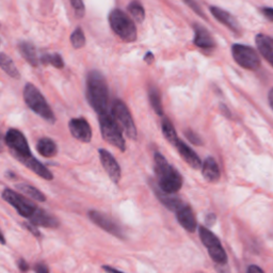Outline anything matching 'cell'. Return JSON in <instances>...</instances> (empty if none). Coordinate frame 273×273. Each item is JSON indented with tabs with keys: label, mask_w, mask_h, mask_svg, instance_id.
Wrapping results in <instances>:
<instances>
[{
	"label": "cell",
	"mask_w": 273,
	"mask_h": 273,
	"mask_svg": "<svg viewBox=\"0 0 273 273\" xmlns=\"http://www.w3.org/2000/svg\"><path fill=\"white\" fill-rule=\"evenodd\" d=\"M30 223L35 226H43L48 228H57L59 226V221L53 214H49L44 209L36 208L33 214L29 218Z\"/></svg>",
	"instance_id": "2e32d148"
},
{
	"label": "cell",
	"mask_w": 273,
	"mask_h": 273,
	"mask_svg": "<svg viewBox=\"0 0 273 273\" xmlns=\"http://www.w3.org/2000/svg\"><path fill=\"white\" fill-rule=\"evenodd\" d=\"M266 59L268 60V61L271 63V64H272V66H273V54H271V55L268 57V58H266Z\"/></svg>",
	"instance_id": "ee69618b"
},
{
	"label": "cell",
	"mask_w": 273,
	"mask_h": 273,
	"mask_svg": "<svg viewBox=\"0 0 273 273\" xmlns=\"http://www.w3.org/2000/svg\"><path fill=\"white\" fill-rule=\"evenodd\" d=\"M16 189L23 194L29 196V198L36 202L46 201V196L44 195V193H42L37 188L28 185V183H18V185H16Z\"/></svg>",
	"instance_id": "cb8c5ba5"
},
{
	"label": "cell",
	"mask_w": 273,
	"mask_h": 273,
	"mask_svg": "<svg viewBox=\"0 0 273 273\" xmlns=\"http://www.w3.org/2000/svg\"><path fill=\"white\" fill-rule=\"evenodd\" d=\"M155 173L157 185L162 191L174 194L179 192L182 186V177L174 167L161 154L155 153Z\"/></svg>",
	"instance_id": "7a4b0ae2"
},
{
	"label": "cell",
	"mask_w": 273,
	"mask_h": 273,
	"mask_svg": "<svg viewBox=\"0 0 273 273\" xmlns=\"http://www.w3.org/2000/svg\"><path fill=\"white\" fill-rule=\"evenodd\" d=\"M202 174L204 179L209 182H214L220 179V169L217 161L212 157L206 158V160L203 163Z\"/></svg>",
	"instance_id": "d6986e66"
},
{
	"label": "cell",
	"mask_w": 273,
	"mask_h": 273,
	"mask_svg": "<svg viewBox=\"0 0 273 273\" xmlns=\"http://www.w3.org/2000/svg\"><path fill=\"white\" fill-rule=\"evenodd\" d=\"M174 147L177 149V152H179L182 159L192 169L198 170L202 167V161L200 157L196 155V153L191 148H189L185 142H182L181 139L176 142Z\"/></svg>",
	"instance_id": "5bb4252c"
},
{
	"label": "cell",
	"mask_w": 273,
	"mask_h": 273,
	"mask_svg": "<svg viewBox=\"0 0 273 273\" xmlns=\"http://www.w3.org/2000/svg\"><path fill=\"white\" fill-rule=\"evenodd\" d=\"M24 166H26L29 170L32 171L36 175H39L42 179L46 180V181H52L54 179L53 173L50 171L42 164L39 160L35 159L33 156H30L28 158H25L21 161Z\"/></svg>",
	"instance_id": "ac0fdd59"
},
{
	"label": "cell",
	"mask_w": 273,
	"mask_h": 273,
	"mask_svg": "<svg viewBox=\"0 0 273 273\" xmlns=\"http://www.w3.org/2000/svg\"><path fill=\"white\" fill-rule=\"evenodd\" d=\"M144 61L148 62V64H152V63H153V61H154V55L149 52L147 54V56L144 57Z\"/></svg>",
	"instance_id": "b9f144b4"
},
{
	"label": "cell",
	"mask_w": 273,
	"mask_h": 273,
	"mask_svg": "<svg viewBox=\"0 0 273 273\" xmlns=\"http://www.w3.org/2000/svg\"><path fill=\"white\" fill-rule=\"evenodd\" d=\"M72 3V7L75 11L76 15H77L79 18L84 17L85 13H86V8H85V4L82 0H69Z\"/></svg>",
	"instance_id": "1f68e13d"
},
{
	"label": "cell",
	"mask_w": 273,
	"mask_h": 273,
	"mask_svg": "<svg viewBox=\"0 0 273 273\" xmlns=\"http://www.w3.org/2000/svg\"><path fill=\"white\" fill-rule=\"evenodd\" d=\"M99 126L101 136L105 141L110 143L113 147L118 148L122 152L126 150V144L122 133V128L113 118L111 112H108L103 116H99Z\"/></svg>",
	"instance_id": "5b68a950"
},
{
	"label": "cell",
	"mask_w": 273,
	"mask_h": 273,
	"mask_svg": "<svg viewBox=\"0 0 273 273\" xmlns=\"http://www.w3.org/2000/svg\"><path fill=\"white\" fill-rule=\"evenodd\" d=\"M149 97H150V103L153 107L154 111L158 114L159 117L163 116V108L161 104V96L160 93L158 91L156 87H151L149 90Z\"/></svg>",
	"instance_id": "83f0119b"
},
{
	"label": "cell",
	"mask_w": 273,
	"mask_h": 273,
	"mask_svg": "<svg viewBox=\"0 0 273 273\" xmlns=\"http://www.w3.org/2000/svg\"><path fill=\"white\" fill-rule=\"evenodd\" d=\"M199 235H200L202 243L207 247V250L212 249V247H215V246L222 245L218 237L205 226H200Z\"/></svg>",
	"instance_id": "603a6c76"
},
{
	"label": "cell",
	"mask_w": 273,
	"mask_h": 273,
	"mask_svg": "<svg viewBox=\"0 0 273 273\" xmlns=\"http://www.w3.org/2000/svg\"><path fill=\"white\" fill-rule=\"evenodd\" d=\"M25 227H27L28 230H29L31 233H32L33 235H35L36 237H40V236H41V234H40V232H39V231H37V228L35 227V225L31 224V223H30V224L26 223V224H25Z\"/></svg>",
	"instance_id": "74e56055"
},
{
	"label": "cell",
	"mask_w": 273,
	"mask_h": 273,
	"mask_svg": "<svg viewBox=\"0 0 273 273\" xmlns=\"http://www.w3.org/2000/svg\"><path fill=\"white\" fill-rule=\"evenodd\" d=\"M186 1V3L189 5L190 8H191L196 14L198 15H200V16H202V17H205V15L203 14V11H202V9L200 8V5L196 3L194 0H185Z\"/></svg>",
	"instance_id": "836d02e7"
},
{
	"label": "cell",
	"mask_w": 273,
	"mask_h": 273,
	"mask_svg": "<svg viewBox=\"0 0 273 273\" xmlns=\"http://www.w3.org/2000/svg\"><path fill=\"white\" fill-rule=\"evenodd\" d=\"M111 113L113 118L116 119L118 124L121 126V128L125 131L126 135L130 139H132V140H136L138 137L137 128L135 126V123H133L128 107L125 105V103H123V101L120 99L114 100Z\"/></svg>",
	"instance_id": "8992f818"
},
{
	"label": "cell",
	"mask_w": 273,
	"mask_h": 273,
	"mask_svg": "<svg viewBox=\"0 0 273 273\" xmlns=\"http://www.w3.org/2000/svg\"><path fill=\"white\" fill-rule=\"evenodd\" d=\"M98 153H99L100 162L103 164V167L107 172L108 176L110 177V180L113 182L118 183L121 180V168L119 166L118 161L116 160V158H114L109 152L103 149H99Z\"/></svg>",
	"instance_id": "7c38bea8"
},
{
	"label": "cell",
	"mask_w": 273,
	"mask_h": 273,
	"mask_svg": "<svg viewBox=\"0 0 273 273\" xmlns=\"http://www.w3.org/2000/svg\"><path fill=\"white\" fill-rule=\"evenodd\" d=\"M152 188H153V191L157 195L158 200H159L161 202V204L164 207H167L169 211H172V212H179L183 205H186V204H183V202L182 201V199L179 198V196L162 191V190L158 187L157 183L152 182Z\"/></svg>",
	"instance_id": "4fadbf2b"
},
{
	"label": "cell",
	"mask_w": 273,
	"mask_h": 273,
	"mask_svg": "<svg viewBox=\"0 0 273 273\" xmlns=\"http://www.w3.org/2000/svg\"><path fill=\"white\" fill-rule=\"evenodd\" d=\"M34 270L36 273H49L48 267L45 264H37L34 267Z\"/></svg>",
	"instance_id": "d590c367"
},
{
	"label": "cell",
	"mask_w": 273,
	"mask_h": 273,
	"mask_svg": "<svg viewBox=\"0 0 273 273\" xmlns=\"http://www.w3.org/2000/svg\"><path fill=\"white\" fill-rule=\"evenodd\" d=\"M41 62L45 63V64H50L57 68H62L64 66V61H63L62 57L58 54L53 55H44L41 58Z\"/></svg>",
	"instance_id": "f546056e"
},
{
	"label": "cell",
	"mask_w": 273,
	"mask_h": 273,
	"mask_svg": "<svg viewBox=\"0 0 273 273\" xmlns=\"http://www.w3.org/2000/svg\"><path fill=\"white\" fill-rule=\"evenodd\" d=\"M109 24L113 32L122 41L131 43L137 40L138 34L135 23L122 10L114 9L110 12Z\"/></svg>",
	"instance_id": "3957f363"
},
{
	"label": "cell",
	"mask_w": 273,
	"mask_h": 273,
	"mask_svg": "<svg viewBox=\"0 0 273 273\" xmlns=\"http://www.w3.org/2000/svg\"><path fill=\"white\" fill-rule=\"evenodd\" d=\"M5 144L8 145L9 150L17 160L22 161L25 158H28L31 155L29 144L26 140V138L23 133L14 128H11L5 133L4 137Z\"/></svg>",
	"instance_id": "52a82bcc"
},
{
	"label": "cell",
	"mask_w": 273,
	"mask_h": 273,
	"mask_svg": "<svg viewBox=\"0 0 273 273\" xmlns=\"http://www.w3.org/2000/svg\"><path fill=\"white\" fill-rule=\"evenodd\" d=\"M18 50H20L23 58L26 61H28L31 65L32 66L39 65L41 58H39V56H37L35 47L32 45V44L29 42H21L18 44Z\"/></svg>",
	"instance_id": "ffe728a7"
},
{
	"label": "cell",
	"mask_w": 273,
	"mask_h": 273,
	"mask_svg": "<svg viewBox=\"0 0 273 273\" xmlns=\"http://www.w3.org/2000/svg\"><path fill=\"white\" fill-rule=\"evenodd\" d=\"M103 269H104L107 273H124V272H122V271H120V270H117V269L112 268V267H110V266H103Z\"/></svg>",
	"instance_id": "60d3db41"
},
{
	"label": "cell",
	"mask_w": 273,
	"mask_h": 273,
	"mask_svg": "<svg viewBox=\"0 0 273 273\" xmlns=\"http://www.w3.org/2000/svg\"><path fill=\"white\" fill-rule=\"evenodd\" d=\"M263 14L268 18L269 21L273 22V9L271 8H264L263 9Z\"/></svg>",
	"instance_id": "f35d334b"
},
{
	"label": "cell",
	"mask_w": 273,
	"mask_h": 273,
	"mask_svg": "<svg viewBox=\"0 0 273 273\" xmlns=\"http://www.w3.org/2000/svg\"><path fill=\"white\" fill-rule=\"evenodd\" d=\"M17 266H18V268H20V270L23 271V272H26V271L29 270L28 263L25 259H23V258H21L20 260H18Z\"/></svg>",
	"instance_id": "8d00e7d4"
},
{
	"label": "cell",
	"mask_w": 273,
	"mask_h": 273,
	"mask_svg": "<svg viewBox=\"0 0 273 273\" xmlns=\"http://www.w3.org/2000/svg\"><path fill=\"white\" fill-rule=\"evenodd\" d=\"M161 129L163 132L164 138L167 139L168 142L171 143L172 145H175L176 142L180 140L179 137H177L176 130L174 128V126L172 124V122L167 118H164L161 122Z\"/></svg>",
	"instance_id": "4316f807"
},
{
	"label": "cell",
	"mask_w": 273,
	"mask_h": 273,
	"mask_svg": "<svg viewBox=\"0 0 273 273\" xmlns=\"http://www.w3.org/2000/svg\"><path fill=\"white\" fill-rule=\"evenodd\" d=\"M255 42L260 54L265 58H268L271 54H273V39H271V37L265 34H258L256 36Z\"/></svg>",
	"instance_id": "d4e9b609"
},
{
	"label": "cell",
	"mask_w": 273,
	"mask_h": 273,
	"mask_svg": "<svg viewBox=\"0 0 273 273\" xmlns=\"http://www.w3.org/2000/svg\"><path fill=\"white\" fill-rule=\"evenodd\" d=\"M89 218L92 220L94 224H96L100 228H103L107 233H109L113 236L118 238L124 239L125 235L123 233V230L120 227L119 224H117L110 217H108L107 214L99 212L96 211H91L89 212Z\"/></svg>",
	"instance_id": "30bf717a"
},
{
	"label": "cell",
	"mask_w": 273,
	"mask_h": 273,
	"mask_svg": "<svg viewBox=\"0 0 273 273\" xmlns=\"http://www.w3.org/2000/svg\"><path fill=\"white\" fill-rule=\"evenodd\" d=\"M128 11L133 20L138 23H142L145 17V12L142 7V4L139 1H132L128 5Z\"/></svg>",
	"instance_id": "f1b7e54d"
},
{
	"label": "cell",
	"mask_w": 273,
	"mask_h": 273,
	"mask_svg": "<svg viewBox=\"0 0 273 273\" xmlns=\"http://www.w3.org/2000/svg\"><path fill=\"white\" fill-rule=\"evenodd\" d=\"M193 43L195 46L202 49H211L214 47V41L207 29L201 25H194V39Z\"/></svg>",
	"instance_id": "e0dca14e"
},
{
	"label": "cell",
	"mask_w": 273,
	"mask_h": 273,
	"mask_svg": "<svg viewBox=\"0 0 273 273\" xmlns=\"http://www.w3.org/2000/svg\"><path fill=\"white\" fill-rule=\"evenodd\" d=\"M2 199L7 203H9L10 205L13 206L17 211V212L24 218L29 219L37 208L26 198H24L23 195L16 193L13 190L9 188H5L2 191Z\"/></svg>",
	"instance_id": "9c48e42d"
},
{
	"label": "cell",
	"mask_w": 273,
	"mask_h": 273,
	"mask_svg": "<svg viewBox=\"0 0 273 273\" xmlns=\"http://www.w3.org/2000/svg\"><path fill=\"white\" fill-rule=\"evenodd\" d=\"M36 151L43 157L52 158L58 153V148L57 144L49 138H42L36 143Z\"/></svg>",
	"instance_id": "7402d4cb"
},
{
	"label": "cell",
	"mask_w": 273,
	"mask_h": 273,
	"mask_svg": "<svg viewBox=\"0 0 273 273\" xmlns=\"http://www.w3.org/2000/svg\"><path fill=\"white\" fill-rule=\"evenodd\" d=\"M215 220H217V217H215V214L212 212H209L206 214L205 217V223L208 226H212L215 223Z\"/></svg>",
	"instance_id": "e575fe53"
},
{
	"label": "cell",
	"mask_w": 273,
	"mask_h": 273,
	"mask_svg": "<svg viewBox=\"0 0 273 273\" xmlns=\"http://www.w3.org/2000/svg\"><path fill=\"white\" fill-rule=\"evenodd\" d=\"M185 136H186V138L192 144H194V145H203V141H202L201 137L196 132L192 131L191 129L185 130Z\"/></svg>",
	"instance_id": "d6a6232c"
},
{
	"label": "cell",
	"mask_w": 273,
	"mask_h": 273,
	"mask_svg": "<svg viewBox=\"0 0 273 273\" xmlns=\"http://www.w3.org/2000/svg\"><path fill=\"white\" fill-rule=\"evenodd\" d=\"M176 219L179 223L189 233H194L196 230V219L192 208L189 205H183L179 212H176Z\"/></svg>",
	"instance_id": "9a60e30c"
},
{
	"label": "cell",
	"mask_w": 273,
	"mask_h": 273,
	"mask_svg": "<svg viewBox=\"0 0 273 273\" xmlns=\"http://www.w3.org/2000/svg\"><path fill=\"white\" fill-rule=\"evenodd\" d=\"M68 128L72 133V136L75 139H77V140L84 143H89L91 141L92 129L87 120L82 118L73 119L69 121Z\"/></svg>",
	"instance_id": "8fae6325"
},
{
	"label": "cell",
	"mask_w": 273,
	"mask_h": 273,
	"mask_svg": "<svg viewBox=\"0 0 273 273\" xmlns=\"http://www.w3.org/2000/svg\"><path fill=\"white\" fill-rule=\"evenodd\" d=\"M24 99L31 110L43 119L48 121L49 123H55L56 118L53 110L50 109L48 103L42 93L32 84H27L24 88Z\"/></svg>",
	"instance_id": "277c9868"
},
{
	"label": "cell",
	"mask_w": 273,
	"mask_h": 273,
	"mask_svg": "<svg viewBox=\"0 0 273 273\" xmlns=\"http://www.w3.org/2000/svg\"><path fill=\"white\" fill-rule=\"evenodd\" d=\"M1 243H2V244L5 243V240H4V237H3V236H1Z\"/></svg>",
	"instance_id": "f6af8a7d"
},
{
	"label": "cell",
	"mask_w": 273,
	"mask_h": 273,
	"mask_svg": "<svg viewBox=\"0 0 273 273\" xmlns=\"http://www.w3.org/2000/svg\"><path fill=\"white\" fill-rule=\"evenodd\" d=\"M0 66L12 78L17 79L21 77L20 72H18V69L14 65V62L4 53H1V55H0Z\"/></svg>",
	"instance_id": "484cf974"
},
{
	"label": "cell",
	"mask_w": 273,
	"mask_h": 273,
	"mask_svg": "<svg viewBox=\"0 0 273 273\" xmlns=\"http://www.w3.org/2000/svg\"><path fill=\"white\" fill-rule=\"evenodd\" d=\"M195 273H204V272H195Z\"/></svg>",
	"instance_id": "bcb514c9"
},
{
	"label": "cell",
	"mask_w": 273,
	"mask_h": 273,
	"mask_svg": "<svg viewBox=\"0 0 273 273\" xmlns=\"http://www.w3.org/2000/svg\"><path fill=\"white\" fill-rule=\"evenodd\" d=\"M269 101H270V105L273 108V89H272V90L269 93Z\"/></svg>",
	"instance_id": "7bdbcfd3"
},
{
	"label": "cell",
	"mask_w": 273,
	"mask_h": 273,
	"mask_svg": "<svg viewBox=\"0 0 273 273\" xmlns=\"http://www.w3.org/2000/svg\"><path fill=\"white\" fill-rule=\"evenodd\" d=\"M233 58L240 66L246 69H256L259 67L260 59L257 53L250 46L235 44L232 47Z\"/></svg>",
	"instance_id": "ba28073f"
},
{
	"label": "cell",
	"mask_w": 273,
	"mask_h": 273,
	"mask_svg": "<svg viewBox=\"0 0 273 273\" xmlns=\"http://www.w3.org/2000/svg\"><path fill=\"white\" fill-rule=\"evenodd\" d=\"M211 12L212 14L217 18V20L222 23L223 25H225L226 27L231 28L232 30L236 31L238 30V24L237 21L235 20V17L233 15H231L228 12L222 10L218 7H211Z\"/></svg>",
	"instance_id": "44dd1931"
},
{
	"label": "cell",
	"mask_w": 273,
	"mask_h": 273,
	"mask_svg": "<svg viewBox=\"0 0 273 273\" xmlns=\"http://www.w3.org/2000/svg\"><path fill=\"white\" fill-rule=\"evenodd\" d=\"M87 97L98 116L109 112V89L104 75L97 71H93L88 75Z\"/></svg>",
	"instance_id": "6da1fadb"
},
{
	"label": "cell",
	"mask_w": 273,
	"mask_h": 273,
	"mask_svg": "<svg viewBox=\"0 0 273 273\" xmlns=\"http://www.w3.org/2000/svg\"><path fill=\"white\" fill-rule=\"evenodd\" d=\"M71 43L76 49H80L85 46L86 44V36L84 34V31L80 27L76 28L74 32L71 35Z\"/></svg>",
	"instance_id": "4dcf8cb0"
},
{
	"label": "cell",
	"mask_w": 273,
	"mask_h": 273,
	"mask_svg": "<svg viewBox=\"0 0 273 273\" xmlns=\"http://www.w3.org/2000/svg\"><path fill=\"white\" fill-rule=\"evenodd\" d=\"M247 273H264V271L259 268V267L255 266V265H252L249 267V269H247Z\"/></svg>",
	"instance_id": "ab89813d"
}]
</instances>
